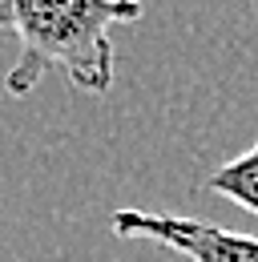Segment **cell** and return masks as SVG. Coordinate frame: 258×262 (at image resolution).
<instances>
[{
	"label": "cell",
	"mask_w": 258,
	"mask_h": 262,
	"mask_svg": "<svg viewBox=\"0 0 258 262\" xmlns=\"http://www.w3.org/2000/svg\"><path fill=\"white\" fill-rule=\"evenodd\" d=\"M206 186H210V194H218V198H226V202H234V206L258 214V141L242 158H234V162H226L222 169H214Z\"/></svg>",
	"instance_id": "cell-3"
},
{
	"label": "cell",
	"mask_w": 258,
	"mask_h": 262,
	"mask_svg": "<svg viewBox=\"0 0 258 262\" xmlns=\"http://www.w3.org/2000/svg\"><path fill=\"white\" fill-rule=\"evenodd\" d=\"M141 0H0V33L20 40L4 77L8 97H29L45 73L61 69L81 93H109L117 77L113 25L141 20Z\"/></svg>",
	"instance_id": "cell-1"
},
{
	"label": "cell",
	"mask_w": 258,
	"mask_h": 262,
	"mask_svg": "<svg viewBox=\"0 0 258 262\" xmlns=\"http://www.w3.org/2000/svg\"><path fill=\"white\" fill-rule=\"evenodd\" d=\"M113 234L121 238H149L165 250L182 254L190 262H258V238L238 230L210 226L202 218L182 214H149V210H117Z\"/></svg>",
	"instance_id": "cell-2"
}]
</instances>
